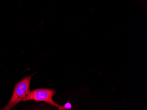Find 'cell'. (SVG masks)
<instances>
[{
    "mask_svg": "<svg viewBox=\"0 0 147 110\" xmlns=\"http://www.w3.org/2000/svg\"><path fill=\"white\" fill-rule=\"evenodd\" d=\"M56 93V91L53 89H36L30 91L28 96L23 100V101L33 100L36 102H45L57 107L59 110H61L62 106L58 105L53 100V97Z\"/></svg>",
    "mask_w": 147,
    "mask_h": 110,
    "instance_id": "cell-2",
    "label": "cell"
},
{
    "mask_svg": "<svg viewBox=\"0 0 147 110\" xmlns=\"http://www.w3.org/2000/svg\"><path fill=\"white\" fill-rule=\"evenodd\" d=\"M71 104L68 102L65 103L63 106H62L61 110H70V109H71Z\"/></svg>",
    "mask_w": 147,
    "mask_h": 110,
    "instance_id": "cell-3",
    "label": "cell"
},
{
    "mask_svg": "<svg viewBox=\"0 0 147 110\" xmlns=\"http://www.w3.org/2000/svg\"><path fill=\"white\" fill-rule=\"evenodd\" d=\"M32 76L33 75L25 77L16 84L10 101L3 110H10L28 96L30 92V86Z\"/></svg>",
    "mask_w": 147,
    "mask_h": 110,
    "instance_id": "cell-1",
    "label": "cell"
}]
</instances>
